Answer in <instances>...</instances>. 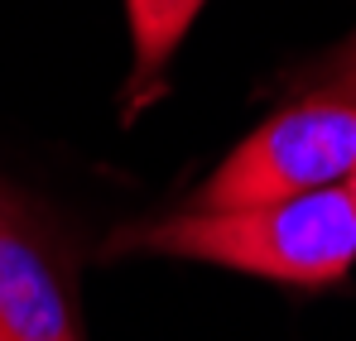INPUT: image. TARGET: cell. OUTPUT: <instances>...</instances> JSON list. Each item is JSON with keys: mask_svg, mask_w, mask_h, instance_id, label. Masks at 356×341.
<instances>
[{"mask_svg": "<svg viewBox=\"0 0 356 341\" xmlns=\"http://www.w3.org/2000/svg\"><path fill=\"white\" fill-rule=\"evenodd\" d=\"M0 341H10V337H5V332H0Z\"/></svg>", "mask_w": 356, "mask_h": 341, "instance_id": "obj_7", "label": "cell"}, {"mask_svg": "<svg viewBox=\"0 0 356 341\" xmlns=\"http://www.w3.org/2000/svg\"><path fill=\"white\" fill-rule=\"evenodd\" d=\"M174 255L241 269L255 279L323 288L356 265V207L347 188H323L260 207H188L174 217L120 226L106 255Z\"/></svg>", "mask_w": 356, "mask_h": 341, "instance_id": "obj_1", "label": "cell"}, {"mask_svg": "<svg viewBox=\"0 0 356 341\" xmlns=\"http://www.w3.org/2000/svg\"><path fill=\"white\" fill-rule=\"evenodd\" d=\"M298 97H337V101H352L356 106V29L332 49L327 58L308 63L298 72Z\"/></svg>", "mask_w": 356, "mask_h": 341, "instance_id": "obj_5", "label": "cell"}, {"mask_svg": "<svg viewBox=\"0 0 356 341\" xmlns=\"http://www.w3.org/2000/svg\"><path fill=\"white\" fill-rule=\"evenodd\" d=\"M207 0H125V29H130V82H125V120L140 115L169 82V63L188 39L197 10Z\"/></svg>", "mask_w": 356, "mask_h": 341, "instance_id": "obj_4", "label": "cell"}, {"mask_svg": "<svg viewBox=\"0 0 356 341\" xmlns=\"http://www.w3.org/2000/svg\"><path fill=\"white\" fill-rule=\"evenodd\" d=\"M356 173V106L337 97H298L250 130L202 183L193 207H260L323 188H347Z\"/></svg>", "mask_w": 356, "mask_h": 341, "instance_id": "obj_2", "label": "cell"}, {"mask_svg": "<svg viewBox=\"0 0 356 341\" xmlns=\"http://www.w3.org/2000/svg\"><path fill=\"white\" fill-rule=\"evenodd\" d=\"M0 332L10 341H82L67 260L10 188H0Z\"/></svg>", "mask_w": 356, "mask_h": 341, "instance_id": "obj_3", "label": "cell"}, {"mask_svg": "<svg viewBox=\"0 0 356 341\" xmlns=\"http://www.w3.org/2000/svg\"><path fill=\"white\" fill-rule=\"evenodd\" d=\"M347 197H352V207H356V173L347 178Z\"/></svg>", "mask_w": 356, "mask_h": 341, "instance_id": "obj_6", "label": "cell"}]
</instances>
